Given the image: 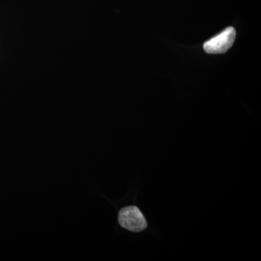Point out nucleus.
Masks as SVG:
<instances>
[{"instance_id": "obj_1", "label": "nucleus", "mask_w": 261, "mask_h": 261, "mask_svg": "<svg viewBox=\"0 0 261 261\" xmlns=\"http://www.w3.org/2000/svg\"><path fill=\"white\" fill-rule=\"evenodd\" d=\"M118 222L122 227L133 232L143 231L147 227L145 218L136 206L122 208L118 214Z\"/></svg>"}, {"instance_id": "obj_2", "label": "nucleus", "mask_w": 261, "mask_h": 261, "mask_svg": "<svg viewBox=\"0 0 261 261\" xmlns=\"http://www.w3.org/2000/svg\"><path fill=\"white\" fill-rule=\"evenodd\" d=\"M235 39L236 31L233 27H228L205 42L203 44L204 50L208 54H223L231 47Z\"/></svg>"}]
</instances>
